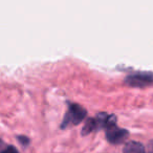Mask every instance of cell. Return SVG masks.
Masks as SVG:
<instances>
[{"label": "cell", "mask_w": 153, "mask_h": 153, "mask_svg": "<svg viewBox=\"0 0 153 153\" xmlns=\"http://www.w3.org/2000/svg\"><path fill=\"white\" fill-rule=\"evenodd\" d=\"M86 117V111L81 106L76 104H70L68 111L65 115V119L62 124V128H65L68 125H76Z\"/></svg>", "instance_id": "6da1fadb"}, {"label": "cell", "mask_w": 153, "mask_h": 153, "mask_svg": "<svg viewBox=\"0 0 153 153\" xmlns=\"http://www.w3.org/2000/svg\"><path fill=\"white\" fill-rule=\"evenodd\" d=\"M128 132L124 129H121V128H117L115 126V124L113 125H110L109 127L106 128V136L107 140H109L112 144H119L122 140H124L126 137H127Z\"/></svg>", "instance_id": "3957f363"}, {"label": "cell", "mask_w": 153, "mask_h": 153, "mask_svg": "<svg viewBox=\"0 0 153 153\" xmlns=\"http://www.w3.org/2000/svg\"><path fill=\"white\" fill-rule=\"evenodd\" d=\"M126 83L134 87H144L153 83V74L148 72H138L126 78Z\"/></svg>", "instance_id": "7a4b0ae2"}, {"label": "cell", "mask_w": 153, "mask_h": 153, "mask_svg": "<svg viewBox=\"0 0 153 153\" xmlns=\"http://www.w3.org/2000/svg\"><path fill=\"white\" fill-rule=\"evenodd\" d=\"M0 153H19L18 150L12 145H5L0 140Z\"/></svg>", "instance_id": "5b68a950"}, {"label": "cell", "mask_w": 153, "mask_h": 153, "mask_svg": "<svg viewBox=\"0 0 153 153\" xmlns=\"http://www.w3.org/2000/svg\"><path fill=\"white\" fill-rule=\"evenodd\" d=\"M17 138L22 145H24V146H27L28 143H30V138L26 137L25 135H19V136H17Z\"/></svg>", "instance_id": "8992f818"}, {"label": "cell", "mask_w": 153, "mask_h": 153, "mask_svg": "<svg viewBox=\"0 0 153 153\" xmlns=\"http://www.w3.org/2000/svg\"><path fill=\"white\" fill-rule=\"evenodd\" d=\"M123 153H146V151L140 143L129 142L124 147Z\"/></svg>", "instance_id": "277c9868"}]
</instances>
